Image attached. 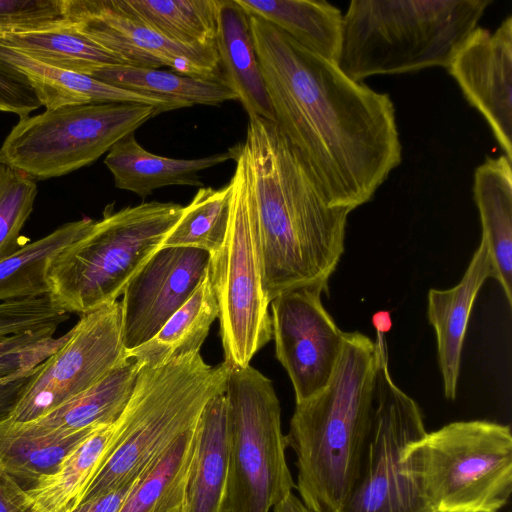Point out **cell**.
<instances>
[{"instance_id":"cell-20","label":"cell","mask_w":512,"mask_h":512,"mask_svg":"<svg viewBox=\"0 0 512 512\" xmlns=\"http://www.w3.org/2000/svg\"><path fill=\"white\" fill-rule=\"evenodd\" d=\"M215 47L223 82L248 117L275 121L260 69L249 16L236 0H220Z\"/></svg>"},{"instance_id":"cell-22","label":"cell","mask_w":512,"mask_h":512,"mask_svg":"<svg viewBox=\"0 0 512 512\" xmlns=\"http://www.w3.org/2000/svg\"><path fill=\"white\" fill-rule=\"evenodd\" d=\"M512 160L487 157L474 173L473 194L492 271L512 305Z\"/></svg>"},{"instance_id":"cell-29","label":"cell","mask_w":512,"mask_h":512,"mask_svg":"<svg viewBox=\"0 0 512 512\" xmlns=\"http://www.w3.org/2000/svg\"><path fill=\"white\" fill-rule=\"evenodd\" d=\"M89 76L115 87L164 100L176 109L195 104L217 106L237 100L223 82L184 76L174 71L121 64L100 67Z\"/></svg>"},{"instance_id":"cell-35","label":"cell","mask_w":512,"mask_h":512,"mask_svg":"<svg viewBox=\"0 0 512 512\" xmlns=\"http://www.w3.org/2000/svg\"><path fill=\"white\" fill-rule=\"evenodd\" d=\"M69 319V314L56 305L48 295L0 303V339L58 326Z\"/></svg>"},{"instance_id":"cell-31","label":"cell","mask_w":512,"mask_h":512,"mask_svg":"<svg viewBox=\"0 0 512 512\" xmlns=\"http://www.w3.org/2000/svg\"><path fill=\"white\" fill-rule=\"evenodd\" d=\"M0 43L42 63L88 76L106 65H125L66 20L50 28L1 35Z\"/></svg>"},{"instance_id":"cell-26","label":"cell","mask_w":512,"mask_h":512,"mask_svg":"<svg viewBox=\"0 0 512 512\" xmlns=\"http://www.w3.org/2000/svg\"><path fill=\"white\" fill-rule=\"evenodd\" d=\"M115 421L97 428L60 464L25 492L28 512H72L81 502L113 446Z\"/></svg>"},{"instance_id":"cell-21","label":"cell","mask_w":512,"mask_h":512,"mask_svg":"<svg viewBox=\"0 0 512 512\" xmlns=\"http://www.w3.org/2000/svg\"><path fill=\"white\" fill-rule=\"evenodd\" d=\"M240 149L241 145H235L226 152L203 158L175 159L147 151L131 134L109 150L104 163L113 175L115 187L145 199L166 186H201V171L235 161Z\"/></svg>"},{"instance_id":"cell-12","label":"cell","mask_w":512,"mask_h":512,"mask_svg":"<svg viewBox=\"0 0 512 512\" xmlns=\"http://www.w3.org/2000/svg\"><path fill=\"white\" fill-rule=\"evenodd\" d=\"M128 360L120 301L80 315L67 341L37 367L7 419H37L84 393Z\"/></svg>"},{"instance_id":"cell-24","label":"cell","mask_w":512,"mask_h":512,"mask_svg":"<svg viewBox=\"0 0 512 512\" xmlns=\"http://www.w3.org/2000/svg\"><path fill=\"white\" fill-rule=\"evenodd\" d=\"M249 15L274 25L308 52L334 62L341 47V11L324 0H236Z\"/></svg>"},{"instance_id":"cell-15","label":"cell","mask_w":512,"mask_h":512,"mask_svg":"<svg viewBox=\"0 0 512 512\" xmlns=\"http://www.w3.org/2000/svg\"><path fill=\"white\" fill-rule=\"evenodd\" d=\"M209 261L208 252L187 247L161 248L149 258L120 301L127 351L150 340L189 299Z\"/></svg>"},{"instance_id":"cell-25","label":"cell","mask_w":512,"mask_h":512,"mask_svg":"<svg viewBox=\"0 0 512 512\" xmlns=\"http://www.w3.org/2000/svg\"><path fill=\"white\" fill-rule=\"evenodd\" d=\"M218 313L208 266L205 276L189 299L150 340L127 351L128 358L138 368H156L174 359L200 353Z\"/></svg>"},{"instance_id":"cell-14","label":"cell","mask_w":512,"mask_h":512,"mask_svg":"<svg viewBox=\"0 0 512 512\" xmlns=\"http://www.w3.org/2000/svg\"><path fill=\"white\" fill-rule=\"evenodd\" d=\"M64 17L125 65L166 66L184 76L223 82L216 47L173 42L128 13L118 0H64Z\"/></svg>"},{"instance_id":"cell-44","label":"cell","mask_w":512,"mask_h":512,"mask_svg":"<svg viewBox=\"0 0 512 512\" xmlns=\"http://www.w3.org/2000/svg\"><path fill=\"white\" fill-rule=\"evenodd\" d=\"M372 324L376 329V332L385 334L392 327L390 312L379 311L375 313L372 317Z\"/></svg>"},{"instance_id":"cell-34","label":"cell","mask_w":512,"mask_h":512,"mask_svg":"<svg viewBox=\"0 0 512 512\" xmlns=\"http://www.w3.org/2000/svg\"><path fill=\"white\" fill-rule=\"evenodd\" d=\"M36 182L21 170L0 163V260L22 247L20 233L33 211Z\"/></svg>"},{"instance_id":"cell-16","label":"cell","mask_w":512,"mask_h":512,"mask_svg":"<svg viewBox=\"0 0 512 512\" xmlns=\"http://www.w3.org/2000/svg\"><path fill=\"white\" fill-rule=\"evenodd\" d=\"M447 69L512 160V16L493 32L476 27Z\"/></svg>"},{"instance_id":"cell-8","label":"cell","mask_w":512,"mask_h":512,"mask_svg":"<svg viewBox=\"0 0 512 512\" xmlns=\"http://www.w3.org/2000/svg\"><path fill=\"white\" fill-rule=\"evenodd\" d=\"M225 395L231 431L226 512H270L296 489L280 402L271 380L250 364L228 365Z\"/></svg>"},{"instance_id":"cell-7","label":"cell","mask_w":512,"mask_h":512,"mask_svg":"<svg viewBox=\"0 0 512 512\" xmlns=\"http://www.w3.org/2000/svg\"><path fill=\"white\" fill-rule=\"evenodd\" d=\"M402 461L436 512H499L510 499L509 425L451 422L407 445Z\"/></svg>"},{"instance_id":"cell-2","label":"cell","mask_w":512,"mask_h":512,"mask_svg":"<svg viewBox=\"0 0 512 512\" xmlns=\"http://www.w3.org/2000/svg\"><path fill=\"white\" fill-rule=\"evenodd\" d=\"M240 155L269 302L298 287L328 283L344 252L352 210L322 198L273 121L249 117Z\"/></svg>"},{"instance_id":"cell-10","label":"cell","mask_w":512,"mask_h":512,"mask_svg":"<svg viewBox=\"0 0 512 512\" xmlns=\"http://www.w3.org/2000/svg\"><path fill=\"white\" fill-rule=\"evenodd\" d=\"M371 427L354 485L336 512H436L402 461L427 431L418 404L392 381L383 333L377 332Z\"/></svg>"},{"instance_id":"cell-5","label":"cell","mask_w":512,"mask_h":512,"mask_svg":"<svg viewBox=\"0 0 512 512\" xmlns=\"http://www.w3.org/2000/svg\"><path fill=\"white\" fill-rule=\"evenodd\" d=\"M228 365H208L200 353L139 368L132 394L115 421L113 446L81 502L138 477L198 422L224 393ZM80 502V503H81Z\"/></svg>"},{"instance_id":"cell-28","label":"cell","mask_w":512,"mask_h":512,"mask_svg":"<svg viewBox=\"0 0 512 512\" xmlns=\"http://www.w3.org/2000/svg\"><path fill=\"white\" fill-rule=\"evenodd\" d=\"M94 222L84 217L64 223L0 260V303L48 295V273L53 260L68 245L82 237Z\"/></svg>"},{"instance_id":"cell-23","label":"cell","mask_w":512,"mask_h":512,"mask_svg":"<svg viewBox=\"0 0 512 512\" xmlns=\"http://www.w3.org/2000/svg\"><path fill=\"white\" fill-rule=\"evenodd\" d=\"M138 370L129 359L84 393L37 419L14 423L22 431L36 435H70L112 423L132 394Z\"/></svg>"},{"instance_id":"cell-32","label":"cell","mask_w":512,"mask_h":512,"mask_svg":"<svg viewBox=\"0 0 512 512\" xmlns=\"http://www.w3.org/2000/svg\"><path fill=\"white\" fill-rule=\"evenodd\" d=\"M143 24L178 44L215 47L220 0H118Z\"/></svg>"},{"instance_id":"cell-40","label":"cell","mask_w":512,"mask_h":512,"mask_svg":"<svg viewBox=\"0 0 512 512\" xmlns=\"http://www.w3.org/2000/svg\"><path fill=\"white\" fill-rule=\"evenodd\" d=\"M37 367L13 377L0 379V422L11 415Z\"/></svg>"},{"instance_id":"cell-3","label":"cell","mask_w":512,"mask_h":512,"mask_svg":"<svg viewBox=\"0 0 512 512\" xmlns=\"http://www.w3.org/2000/svg\"><path fill=\"white\" fill-rule=\"evenodd\" d=\"M375 369V342L346 333L328 384L296 403L286 440L296 455V489L312 512H336L354 485L371 427Z\"/></svg>"},{"instance_id":"cell-38","label":"cell","mask_w":512,"mask_h":512,"mask_svg":"<svg viewBox=\"0 0 512 512\" xmlns=\"http://www.w3.org/2000/svg\"><path fill=\"white\" fill-rule=\"evenodd\" d=\"M41 106L34 89L26 79L0 64V111L16 114L22 119Z\"/></svg>"},{"instance_id":"cell-4","label":"cell","mask_w":512,"mask_h":512,"mask_svg":"<svg viewBox=\"0 0 512 512\" xmlns=\"http://www.w3.org/2000/svg\"><path fill=\"white\" fill-rule=\"evenodd\" d=\"M492 0H352L342 18L338 67L373 75L447 68Z\"/></svg>"},{"instance_id":"cell-30","label":"cell","mask_w":512,"mask_h":512,"mask_svg":"<svg viewBox=\"0 0 512 512\" xmlns=\"http://www.w3.org/2000/svg\"><path fill=\"white\" fill-rule=\"evenodd\" d=\"M197 424L179 437L138 477L119 512H181Z\"/></svg>"},{"instance_id":"cell-37","label":"cell","mask_w":512,"mask_h":512,"mask_svg":"<svg viewBox=\"0 0 512 512\" xmlns=\"http://www.w3.org/2000/svg\"><path fill=\"white\" fill-rule=\"evenodd\" d=\"M70 330L57 338L49 337L0 356V379L30 371L56 352L68 339Z\"/></svg>"},{"instance_id":"cell-41","label":"cell","mask_w":512,"mask_h":512,"mask_svg":"<svg viewBox=\"0 0 512 512\" xmlns=\"http://www.w3.org/2000/svg\"><path fill=\"white\" fill-rule=\"evenodd\" d=\"M0 512H28L25 492L0 470Z\"/></svg>"},{"instance_id":"cell-11","label":"cell","mask_w":512,"mask_h":512,"mask_svg":"<svg viewBox=\"0 0 512 512\" xmlns=\"http://www.w3.org/2000/svg\"><path fill=\"white\" fill-rule=\"evenodd\" d=\"M235 162L228 230L223 246L210 255L209 274L219 310L223 362L244 367L272 339V323L240 152Z\"/></svg>"},{"instance_id":"cell-36","label":"cell","mask_w":512,"mask_h":512,"mask_svg":"<svg viewBox=\"0 0 512 512\" xmlns=\"http://www.w3.org/2000/svg\"><path fill=\"white\" fill-rule=\"evenodd\" d=\"M63 20L64 0H0V36L50 28Z\"/></svg>"},{"instance_id":"cell-17","label":"cell","mask_w":512,"mask_h":512,"mask_svg":"<svg viewBox=\"0 0 512 512\" xmlns=\"http://www.w3.org/2000/svg\"><path fill=\"white\" fill-rule=\"evenodd\" d=\"M492 275L489 249L481 238L461 281L453 288L431 289L428 293L427 316L436 333L438 362L447 399L456 397L462 347L475 298Z\"/></svg>"},{"instance_id":"cell-6","label":"cell","mask_w":512,"mask_h":512,"mask_svg":"<svg viewBox=\"0 0 512 512\" xmlns=\"http://www.w3.org/2000/svg\"><path fill=\"white\" fill-rule=\"evenodd\" d=\"M184 206L174 202H143L103 217L53 260L50 299L68 314L83 315L112 304L179 220Z\"/></svg>"},{"instance_id":"cell-19","label":"cell","mask_w":512,"mask_h":512,"mask_svg":"<svg viewBox=\"0 0 512 512\" xmlns=\"http://www.w3.org/2000/svg\"><path fill=\"white\" fill-rule=\"evenodd\" d=\"M0 64L23 76L46 110L92 103H138L154 106L162 112L176 109L172 104L153 96L42 63L1 43Z\"/></svg>"},{"instance_id":"cell-43","label":"cell","mask_w":512,"mask_h":512,"mask_svg":"<svg viewBox=\"0 0 512 512\" xmlns=\"http://www.w3.org/2000/svg\"><path fill=\"white\" fill-rule=\"evenodd\" d=\"M272 510L273 512H312L294 493L286 496Z\"/></svg>"},{"instance_id":"cell-27","label":"cell","mask_w":512,"mask_h":512,"mask_svg":"<svg viewBox=\"0 0 512 512\" xmlns=\"http://www.w3.org/2000/svg\"><path fill=\"white\" fill-rule=\"evenodd\" d=\"M99 427L70 435H36L5 419L0 422V470L27 492L56 472L63 460Z\"/></svg>"},{"instance_id":"cell-1","label":"cell","mask_w":512,"mask_h":512,"mask_svg":"<svg viewBox=\"0 0 512 512\" xmlns=\"http://www.w3.org/2000/svg\"><path fill=\"white\" fill-rule=\"evenodd\" d=\"M248 16L274 122L318 192L334 207L368 202L401 163L390 96Z\"/></svg>"},{"instance_id":"cell-42","label":"cell","mask_w":512,"mask_h":512,"mask_svg":"<svg viewBox=\"0 0 512 512\" xmlns=\"http://www.w3.org/2000/svg\"><path fill=\"white\" fill-rule=\"evenodd\" d=\"M58 326H48L20 334L10 335L0 339V356L29 345L31 343L52 337Z\"/></svg>"},{"instance_id":"cell-39","label":"cell","mask_w":512,"mask_h":512,"mask_svg":"<svg viewBox=\"0 0 512 512\" xmlns=\"http://www.w3.org/2000/svg\"><path fill=\"white\" fill-rule=\"evenodd\" d=\"M138 477L81 502L72 512H119Z\"/></svg>"},{"instance_id":"cell-33","label":"cell","mask_w":512,"mask_h":512,"mask_svg":"<svg viewBox=\"0 0 512 512\" xmlns=\"http://www.w3.org/2000/svg\"><path fill=\"white\" fill-rule=\"evenodd\" d=\"M232 183L200 188L164 239L161 248L187 247L216 253L224 244L231 210ZM160 248V249H161Z\"/></svg>"},{"instance_id":"cell-9","label":"cell","mask_w":512,"mask_h":512,"mask_svg":"<svg viewBox=\"0 0 512 512\" xmlns=\"http://www.w3.org/2000/svg\"><path fill=\"white\" fill-rule=\"evenodd\" d=\"M162 111L138 103L67 105L19 119L0 147V163L33 179L60 177L97 161Z\"/></svg>"},{"instance_id":"cell-13","label":"cell","mask_w":512,"mask_h":512,"mask_svg":"<svg viewBox=\"0 0 512 512\" xmlns=\"http://www.w3.org/2000/svg\"><path fill=\"white\" fill-rule=\"evenodd\" d=\"M328 291V283H315L283 292L270 302L276 358L292 382L296 403L324 389L343 350L346 332L321 301Z\"/></svg>"},{"instance_id":"cell-18","label":"cell","mask_w":512,"mask_h":512,"mask_svg":"<svg viewBox=\"0 0 512 512\" xmlns=\"http://www.w3.org/2000/svg\"><path fill=\"white\" fill-rule=\"evenodd\" d=\"M196 428L181 512H226L231 431L225 392L209 400Z\"/></svg>"}]
</instances>
